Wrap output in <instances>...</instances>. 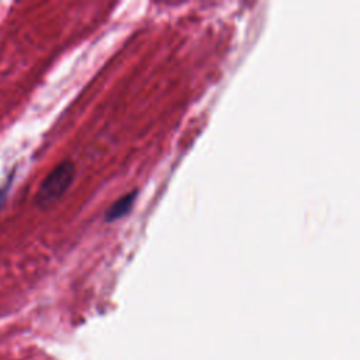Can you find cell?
<instances>
[{
  "mask_svg": "<svg viewBox=\"0 0 360 360\" xmlns=\"http://www.w3.org/2000/svg\"><path fill=\"white\" fill-rule=\"evenodd\" d=\"M76 176V167L70 160L56 165L42 180L38 187L35 202L39 207H49L56 202L72 186Z\"/></svg>",
  "mask_w": 360,
  "mask_h": 360,
  "instance_id": "6da1fadb",
  "label": "cell"
},
{
  "mask_svg": "<svg viewBox=\"0 0 360 360\" xmlns=\"http://www.w3.org/2000/svg\"><path fill=\"white\" fill-rule=\"evenodd\" d=\"M136 195H138V191L134 190V191L120 197L114 204H111L107 208V211L104 214V221L105 222H114V221L128 215V212L132 210V207L135 204Z\"/></svg>",
  "mask_w": 360,
  "mask_h": 360,
  "instance_id": "7a4b0ae2",
  "label": "cell"
},
{
  "mask_svg": "<svg viewBox=\"0 0 360 360\" xmlns=\"http://www.w3.org/2000/svg\"><path fill=\"white\" fill-rule=\"evenodd\" d=\"M6 195H7V188L6 187L0 188V208H1L3 202H4V200H6Z\"/></svg>",
  "mask_w": 360,
  "mask_h": 360,
  "instance_id": "3957f363",
  "label": "cell"
}]
</instances>
